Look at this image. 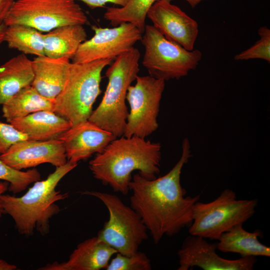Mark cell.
I'll list each match as a JSON object with an SVG mask.
<instances>
[{
  "instance_id": "obj_1",
  "label": "cell",
  "mask_w": 270,
  "mask_h": 270,
  "mask_svg": "<svg viewBox=\"0 0 270 270\" xmlns=\"http://www.w3.org/2000/svg\"><path fill=\"white\" fill-rule=\"evenodd\" d=\"M182 147L180 158L166 174L148 180L136 173L130 184V206L140 216L155 244L190 226L194 206L200 198L199 195L186 196L181 185L182 169L192 156L188 139L183 140Z\"/></svg>"
},
{
  "instance_id": "obj_2",
  "label": "cell",
  "mask_w": 270,
  "mask_h": 270,
  "mask_svg": "<svg viewBox=\"0 0 270 270\" xmlns=\"http://www.w3.org/2000/svg\"><path fill=\"white\" fill-rule=\"evenodd\" d=\"M162 146L133 136H122L112 141L89 162L94 178L115 192L127 194L132 174L137 170L142 176L153 180L160 172Z\"/></svg>"
},
{
  "instance_id": "obj_3",
  "label": "cell",
  "mask_w": 270,
  "mask_h": 270,
  "mask_svg": "<svg viewBox=\"0 0 270 270\" xmlns=\"http://www.w3.org/2000/svg\"><path fill=\"white\" fill-rule=\"evenodd\" d=\"M77 165L68 161L64 165L56 167L46 178L34 182L20 197L0 196L4 214L12 218L20 234L28 236L36 230L44 236L49 232L50 220L60 211L56 202L68 196V192L56 190V187Z\"/></svg>"
},
{
  "instance_id": "obj_4",
  "label": "cell",
  "mask_w": 270,
  "mask_h": 270,
  "mask_svg": "<svg viewBox=\"0 0 270 270\" xmlns=\"http://www.w3.org/2000/svg\"><path fill=\"white\" fill-rule=\"evenodd\" d=\"M140 57L139 50L133 47L110 64L105 73L108 82L104 95L88 119L116 138L123 136L124 132L128 113L127 92L138 76Z\"/></svg>"
},
{
  "instance_id": "obj_5",
  "label": "cell",
  "mask_w": 270,
  "mask_h": 270,
  "mask_svg": "<svg viewBox=\"0 0 270 270\" xmlns=\"http://www.w3.org/2000/svg\"><path fill=\"white\" fill-rule=\"evenodd\" d=\"M104 59L88 63L71 62L64 86L54 99L53 112L72 125L87 120L102 92V72L112 62Z\"/></svg>"
},
{
  "instance_id": "obj_6",
  "label": "cell",
  "mask_w": 270,
  "mask_h": 270,
  "mask_svg": "<svg viewBox=\"0 0 270 270\" xmlns=\"http://www.w3.org/2000/svg\"><path fill=\"white\" fill-rule=\"evenodd\" d=\"M257 205L258 200H238L234 191L226 188L210 202L195 203L189 234L218 240L222 234L252 217Z\"/></svg>"
},
{
  "instance_id": "obj_7",
  "label": "cell",
  "mask_w": 270,
  "mask_h": 270,
  "mask_svg": "<svg viewBox=\"0 0 270 270\" xmlns=\"http://www.w3.org/2000/svg\"><path fill=\"white\" fill-rule=\"evenodd\" d=\"M140 40L144 48L142 66L150 76L165 81L187 76L202 58L200 50L185 49L167 39L152 25H146Z\"/></svg>"
},
{
  "instance_id": "obj_8",
  "label": "cell",
  "mask_w": 270,
  "mask_h": 270,
  "mask_svg": "<svg viewBox=\"0 0 270 270\" xmlns=\"http://www.w3.org/2000/svg\"><path fill=\"white\" fill-rule=\"evenodd\" d=\"M80 192L98 198L108 210L109 218L97 236L122 254L130 256L137 252L148 238L147 228L138 214L115 194L98 191Z\"/></svg>"
},
{
  "instance_id": "obj_9",
  "label": "cell",
  "mask_w": 270,
  "mask_h": 270,
  "mask_svg": "<svg viewBox=\"0 0 270 270\" xmlns=\"http://www.w3.org/2000/svg\"><path fill=\"white\" fill-rule=\"evenodd\" d=\"M87 22L85 13L74 0H17L4 24H23L48 32L64 26L84 25Z\"/></svg>"
},
{
  "instance_id": "obj_10",
  "label": "cell",
  "mask_w": 270,
  "mask_h": 270,
  "mask_svg": "<svg viewBox=\"0 0 270 270\" xmlns=\"http://www.w3.org/2000/svg\"><path fill=\"white\" fill-rule=\"evenodd\" d=\"M165 80L150 75L138 76L128 90L126 100L130 110L123 136L145 138L158 128L157 118Z\"/></svg>"
},
{
  "instance_id": "obj_11",
  "label": "cell",
  "mask_w": 270,
  "mask_h": 270,
  "mask_svg": "<svg viewBox=\"0 0 270 270\" xmlns=\"http://www.w3.org/2000/svg\"><path fill=\"white\" fill-rule=\"evenodd\" d=\"M94 36L79 46L72 58V62L82 64L112 59L124 54L140 40L142 33L130 23H124L114 28L92 26Z\"/></svg>"
},
{
  "instance_id": "obj_12",
  "label": "cell",
  "mask_w": 270,
  "mask_h": 270,
  "mask_svg": "<svg viewBox=\"0 0 270 270\" xmlns=\"http://www.w3.org/2000/svg\"><path fill=\"white\" fill-rule=\"evenodd\" d=\"M217 244L206 238L190 234L178 250V270H188L194 266L204 270H252L256 263V257H242L236 260L222 258L216 252Z\"/></svg>"
},
{
  "instance_id": "obj_13",
  "label": "cell",
  "mask_w": 270,
  "mask_h": 270,
  "mask_svg": "<svg viewBox=\"0 0 270 270\" xmlns=\"http://www.w3.org/2000/svg\"><path fill=\"white\" fill-rule=\"evenodd\" d=\"M147 18L167 39L188 50H194L198 34V24L179 7L167 0H156Z\"/></svg>"
},
{
  "instance_id": "obj_14",
  "label": "cell",
  "mask_w": 270,
  "mask_h": 270,
  "mask_svg": "<svg viewBox=\"0 0 270 270\" xmlns=\"http://www.w3.org/2000/svg\"><path fill=\"white\" fill-rule=\"evenodd\" d=\"M0 159L18 170L45 163L56 168L68 162L65 149L59 138L48 141L26 140L17 142L0 154Z\"/></svg>"
},
{
  "instance_id": "obj_15",
  "label": "cell",
  "mask_w": 270,
  "mask_h": 270,
  "mask_svg": "<svg viewBox=\"0 0 270 270\" xmlns=\"http://www.w3.org/2000/svg\"><path fill=\"white\" fill-rule=\"evenodd\" d=\"M116 137L88 120L72 125L59 138L65 149L68 161L77 164L100 153Z\"/></svg>"
},
{
  "instance_id": "obj_16",
  "label": "cell",
  "mask_w": 270,
  "mask_h": 270,
  "mask_svg": "<svg viewBox=\"0 0 270 270\" xmlns=\"http://www.w3.org/2000/svg\"><path fill=\"white\" fill-rule=\"evenodd\" d=\"M117 251L97 236L80 243L67 261L54 262L41 270H100L106 269Z\"/></svg>"
},
{
  "instance_id": "obj_17",
  "label": "cell",
  "mask_w": 270,
  "mask_h": 270,
  "mask_svg": "<svg viewBox=\"0 0 270 270\" xmlns=\"http://www.w3.org/2000/svg\"><path fill=\"white\" fill-rule=\"evenodd\" d=\"M70 64L66 58L36 56L32 60L34 80L31 85L42 96L54 100L64 86Z\"/></svg>"
},
{
  "instance_id": "obj_18",
  "label": "cell",
  "mask_w": 270,
  "mask_h": 270,
  "mask_svg": "<svg viewBox=\"0 0 270 270\" xmlns=\"http://www.w3.org/2000/svg\"><path fill=\"white\" fill-rule=\"evenodd\" d=\"M17 130L28 140L48 141L59 138L72 124L53 111L40 110L11 121Z\"/></svg>"
},
{
  "instance_id": "obj_19",
  "label": "cell",
  "mask_w": 270,
  "mask_h": 270,
  "mask_svg": "<svg viewBox=\"0 0 270 270\" xmlns=\"http://www.w3.org/2000/svg\"><path fill=\"white\" fill-rule=\"evenodd\" d=\"M33 80L32 60L24 54L0 66V105L24 88L31 85Z\"/></svg>"
},
{
  "instance_id": "obj_20",
  "label": "cell",
  "mask_w": 270,
  "mask_h": 270,
  "mask_svg": "<svg viewBox=\"0 0 270 270\" xmlns=\"http://www.w3.org/2000/svg\"><path fill=\"white\" fill-rule=\"evenodd\" d=\"M86 38L83 25H66L54 28L44 34V55L53 58L72 59Z\"/></svg>"
},
{
  "instance_id": "obj_21",
  "label": "cell",
  "mask_w": 270,
  "mask_h": 270,
  "mask_svg": "<svg viewBox=\"0 0 270 270\" xmlns=\"http://www.w3.org/2000/svg\"><path fill=\"white\" fill-rule=\"evenodd\" d=\"M261 236L260 230L249 232L243 228L242 224H238L221 235L217 249L224 252L238 254L242 257H269L270 247L258 240Z\"/></svg>"
},
{
  "instance_id": "obj_22",
  "label": "cell",
  "mask_w": 270,
  "mask_h": 270,
  "mask_svg": "<svg viewBox=\"0 0 270 270\" xmlns=\"http://www.w3.org/2000/svg\"><path fill=\"white\" fill-rule=\"evenodd\" d=\"M54 100L40 94L32 85L26 86L2 104V117L10 123L40 110L53 111Z\"/></svg>"
},
{
  "instance_id": "obj_23",
  "label": "cell",
  "mask_w": 270,
  "mask_h": 270,
  "mask_svg": "<svg viewBox=\"0 0 270 270\" xmlns=\"http://www.w3.org/2000/svg\"><path fill=\"white\" fill-rule=\"evenodd\" d=\"M4 41L10 48L24 54L44 55V34L32 27L18 24L7 26Z\"/></svg>"
},
{
  "instance_id": "obj_24",
  "label": "cell",
  "mask_w": 270,
  "mask_h": 270,
  "mask_svg": "<svg viewBox=\"0 0 270 270\" xmlns=\"http://www.w3.org/2000/svg\"><path fill=\"white\" fill-rule=\"evenodd\" d=\"M156 0H128L124 6L108 8L104 18L114 26L130 23L143 33L148 12Z\"/></svg>"
},
{
  "instance_id": "obj_25",
  "label": "cell",
  "mask_w": 270,
  "mask_h": 270,
  "mask_svg": "<svg viewBox=\"0 0 270 270\" xmlns=\"http://www.w3.org/2000/svg\"><path fill=\"white\" fill-rule=\"evenodd\" d=\"M0 180L8 182V190L14 194L24 190L31 184L40 180L36 168L24 172L15 169L0 159Z\"/></svg>"
},
{
  "instance_id": "obj_26",
  "label": "cell",
  "mask_w": 270,
  "mask_h": 270,
  "mask_svg": "<svg viewBox=\"0 0 270 270\" xmlns=\"http://www.w3.org/2000/svg\"><path fill=\"white\" fill-rule=\"evenodd\" d=\"M150 260L143 252L138 250L130 256L119 252L112 258L106 270H150Z\"/></svg>"
},
{
  "instance_id": "obj_27",
  "label": "cell",
  "mask_w": 270,
  "mask_h": 270,
  "mask_svg": "<svg viewBox=\"0 0 270 270\" xmlns=\"http://www.w3.org/2000/svg\"><path fill=\"white\" fill-rule=\"evenodd\" d=\"M260 38L250 48L236 54V60L262 59L270 62V30L266 26L258 30Z\"/></svg>"
},
{
  "instance_id": "obj_28",
  "label": "cell",
  "mask_w": 270,
  "mask_h": 270,
  "mask_svg": "<svg viewBox=\"0 0 270 270\" xmlns=\"http://www.w3.org/2000/svg\"><path fill=\"white\" fill-rule=\"evenodd\" d=\"M28 140L27 136L12 124L0 122V154L5 152L15 143Z\"/></svg>"
},
{
  "instance_id": "obj_29",
  "label": "cell",
  "mask_w": 270,
  "mask_h": 270,
  "mask_svg": "<svg viewBox=\"0 0 270 270\" xmlns=\"http://www.w3.org/2000/svg\"><path fill=\"white\" fill-rule=\"evenodd\" d=\"M80 0L92 8L104 6L106 4L112 3L120 6H124L128 0Z\"/></svg>"
},
{
  "instance_id": "obj_30",
  "label": "cell",
  "mask_w": 270,
  "mask_h": 270,
  "mask_svg": "<svg viewBox=\"0 0 270 270\" xmlns=\"http://www.w3.org/2000/svg\"><path fill=\"white\" fill-rule=\"evenodd\" d=\"M14 2V0H0V24L4 23V20Z\"/></svg>"
},
{
  "instance_id": "obj_31",
  "label": "cell",
  "mask_w": 270,
  "mask_h": 270,
  "mask_svg": "<svg viewBox=\"0 0 270 270\" xmlns=\"http://www.w3.org/2000/svg\"><path fill=\"white\" fill-rule=\"evenodd\" d=\"M8 186L9 184L8 182L4 181L3 182H0V196L8 190ZM3 214L4 210L0 199V218L2 217Z\"/></svg>"
},
{
  "instance_id": "obj_32",
  "label": "cell",
  "mask_w": 270,
  "mask_h": 270,
  "mask_svg": "<svg viewBox=\"0 0 270 270\" xmlns=\"http://www.w3.org/2000/svg\"><path fill=\"white\" fill-rule=\"evenodd\" d=\"M16 269V266L15 265L0 260V270H14Z\"/></svg>"
},
{
  "instance_id": "obj_33",
  "label": "cell",
  "mask_w": 270,
  "mask_h": 270,
  "mask_svg": "<svg viewBox=\"0 0 270 270\" xmlns=\"http://www.w3.org/2000/svg\"><path fill=\"white\" fill-rule=\"evenodd\" d=\"M7 26L4 23L0 24V44L4 41V37Z\"/></svg>"
},
{
  "instance_id": "obj_34",
  "label": "cell",
  "mask_w": 270,
  "mask_h": 270,
  "mask_svg": "<svg viewBox=\"0 0 270 270\" xmlns=\"http://www.w3.org/2000/svg\"><path fill=\"white\" fill-rule=\"evenodd\" d=\"M170 2H171L172 0H167ZM186 0L191 6L192 8H194L202 0Z\"/></svg>"
}]
</instances>
